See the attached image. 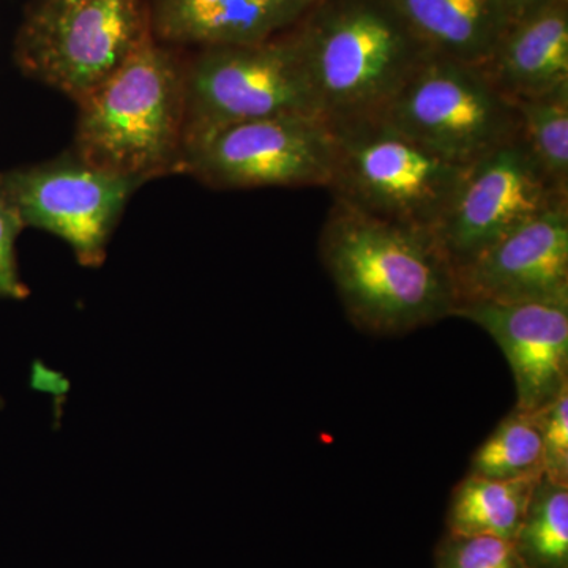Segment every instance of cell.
<instances>
[{
  "instance_id": "20",
  "label": "cell",
  "mask_w": 568,
  "mask_h": 568,
  "mask_svg": "<svg viewBox=\"0 0 568 568\" xmlns=\"http://www.w3.org/2000/svg\"><path fill=\"white\" fill-rule=\"evenodd\" d=\"M435 568H528L514 541L447 532L435 549Z\"/></svg>"
},
{
  "instance_id": "9",
  "label": "cell",
  "mask_w": 568,
  "mask_h": 568,
  "mask_svg": "<svg viewBox=\"0 0 568 568\" xmlns=\"http://www.w3.org/2000/svg\"><path fill=\"white\" fill-rule=\"evenodd\" d=\"M140 183L100 170L73 151L0 173V197L24 227L69 244L78 263L100 267L123 211Z\"/></svg>"
},
{
  "instance_id": "23",
  "label": "cell",
  "mask_w": 568,
  "mask_h": 568,
  "mask_svg": "<svg viewBox=\"0 0 568 568\" xmlns=\"http://www.w3.org/2000/svg\"><path fill=\"white\" fill-rule=\"evenodd\" d=\"M551 2H555V0H503L507 11L508 24L536 13L537 10L544 9Z\"/></svg>"
},
{
  "instance_id": "6",
  "label": "cell",
  "mask_w": 568,
  "mask_h": 568,
  "mask_svg": "<svg viewBox=\"0 0 568 568\" xmlns=\"http://www.w3.org/2000/svg\"><path fill=\"white\" fill-rule=\"evenodd\" d=\"M377 119L457 166H470L518 136L515 102L480 65L433 52Z\"/></svg>"
},
{
  "instance_id": "13",
  "label": "cell",
  "mask_w": 568,
  "mask_h": 568,
  "mask_svg": "<svg viewBox=\"0 0 568 568\" xmlns=\"http://www.w3.org/2000/svg\"><path fill=\"white\" fill-rule=\"evenodd\" d=\"M320 0H152L153 39L183 47H245L291 31Z\"/></svg>"
},
{
  "instance_id": "22",
  "label": "cell",
  "mask_w": 568,
  "mask_h": 568,
  "mask_svg": "<svg viewBox=\"0 0 568 568\" xmlns=\"http://www.w3.org/2000/svg\"><path fill=\"white\" fill-rule=\"evenodd\" d=\"M22 230L17 213L0 197V297L11 301H22L31 293L18 268L17 241Z\"/></svg>"
},
{
  "instance_id": "19",
  "label": "cell",
  "mask_w": 568,
  "mask_h": 568,
  "mask_svg": "<svg viewBox=\"0 0 568 568\" xmlns=\"http://www.w3.org/2000/svg\"><path fill=\"white\" fill-rule=\"evenodd\" d=\"M518 136L545 175L568 193V91L515 102Z\"/></svg>"
},
{
  "instance_id": "18",
  "label": "cell",
  "mask_w": 568,
  "mask_h": 568,
  "mask_svg": "<svg viewBox=\"0 0 568 568\" xmlns=\"http://www.w3.org/2000/svg\"><path fill=\"white\" fill-rule=\"evenodd\" d=\"M469 473L497 480L544 476L538 414L514 407L474 452Z\"/></svg>"
},
{
  "instance_id": "15",
  "label": "cell",
  "mask_w": 568,
  "mask_h": 568,
  "mask_svg": "<svg viewBox=\"0 0 568 568\" xmlns=\"http://www.w3.org/2000/svg\"><path fill=\"white\" fill-rule=\"evenodd\" d=\"M433 54L484 65L508 28L503 0H388Z\"/></svg>"
},
{
  "instance_id": "8",
  "label": "cell",
  "mask_w": 568,
  "mask_h": 568,
  "mask_svg": "<svg viewBox=\"0 0 568 568\" xmlns=\"http://www.w3.org/2000/svg\"><path fill=\"white\" fill-rule=\"evenodd\" d=\"M331 126L312 114L231 123L185 142L182 174L216 190L327 189L334 168Z\"/></svg>"
},
{
  "instance_id": "17",
  "label": "cell",
  "mask_w": 568,
  "mask_h": 568,
  "mask_svg": "<svg viewBox=\"0 0 568 568\" xmlns=\"http://www.w3.org/2000/svg\"><path fill=\"white\" fill-rule=\"evenodd\" d=\"M514 545L528 568H568V484L537 481Z\"/></svg>"
},
{
  "instance_id": "5",
  "label": "cell",
  "mask_w": 568,
  "mask_h": 568,
  "mask_svg": "<svg viewBox=\"0 0 568 568\" xmlns=\"http://www.w3.org/2000/svg\"><path fill=\"white\" fill-rule=\"evenodd\" d=\"M149 33L144 0H33L14 59L24 74L78 103Z\"/></svg>"
},
{
  "instance_id": "12",
  "label": "cell",
  "mask_w": 568,
  "mask_h": 568,
  "mask_svg": "<svg viewBox=\"0 0 568 568\" xmlns=\"http://www.w3.org/2000/svg\"><path fill=\"white\" fill-rule=\"evenodd\" d=\"M452 316L495 339L514 373L518 409L537 413L568 387V305L465 302Z\"/></svg>"
},
{
  "instance_id": "21",
  "label": "cell",
  "mask_w": 568,
  "mask_h": 568,
  "mask_svg": "<svg viewBox=\"0 0 568 568\" xmlns=\"http://www.w3.org/2000/svg\"><path fill=\"white\" fill-rule=\"evenodd\" d=\"M544 450V477L568 484V387L537 410Z\"/></svg>"
},
{
  "instance_id": "1",
  "label": "cell",
  "mask_w": 568,
  "mask_h": 568,
  "mask_svg": "<svg viewBox=\"0 0 568 568\" xmlns=\"http://www.w3.org/2000/svg\"><path fill=\"white\" fill-rule=\"evenodd\" d=\"M320 257L347 320L366 334L403 335L454 315L455 272L429 231L334 200Z\"/></svg>"
},
{
  "instance_id": "14",
  "label": "cell",
  "mask_w": 568,
  "mask_h": 568,
  "mask_svg": "<svg viewBox=\"0 0 568 568\" xmlns=\"http://www.w3.org/2000/svg\"><path fill=\"white\" fill-rule=\"evenodd\" d=\"M481 69L511 102L568 91V0L508 24Z\"/></svg>"
},
{
  "instance_id": "11",
  "label": "cell",
  "mask_w": 568,
  "mask_h": 568,
  "mask_svg": "<svg viewBox=\"0 0 568 568\" xmlns=\"http://www.w3.org/2000/svg\"><path fill=\"white\" fill-rule=\"evenodd\" d=\"M455 283L458 304L568 305V203L540 213L455 268Z\"/></svg>"
},
{
  "instance_id": "3",
  "label": "cell",
  "mask_w": 568,
  "mask_h": 568,
  "mask_svg": "<svg viewBox=\"0 0 568 568\" xmlns=\"http://www.w3.org/2000/svg\"><path fill=\"white\" fill-rule=\"evenodd\" d=\"M293 31L328 126L379 118L429 54L388 0H320Z\"/></svg>"
},
{
  "instance_id": "2",
  "label": "cell",
  "mask_w": 568,
  "mask_h": 568,
  "mask_svg": "<svg viewBox=\"0 0 568 568\" xmlns=\"http://www.w3.org/2000/svg\"><path fill=\"white\" fill-rule=\"evenodd\" d=\"M185 100V61L151 32L78 102L73 152L141 186L182 174Z\"/></svg>"
},
{
  "instance_id": "7",
  "label": "cell",
  "mask_w": 568,
  "mask_h": 568,
  "mask_svg": "<svg viewBox=\"0 0 568 568\" xmlns=\"http://www.w3.org/2000/svg\"><path fill=\"white\" fill-rule=\"evenodd\" d=\"M185 142L231 123L317 115L293 29L245 47L201 48L185 61Z\"/></svg>"
},
{
  "instance_id": "10",
  "label": "cell",
  "mask_w": 568,
  "mask_h": 568,
  "mask_svg": "<svg viewBox=\"0 0 568 568\" xmlns=\"http://www.w3.org/2000/svg\"><path fill=\"white\" fill-rule=\"evenodd\" d=\"M562 203H568V193L549 181L517 136L466 168L433 237L455 272Z\"/></svg>"
},
{
  "instance_id": "4",
  "label": "cell",
  "mask_w": 568,
  "mask_h": 568,
  "mask_svg": "<svg viewBox=\"0 0 568 568\" xmlns=\"http://www.w3.org/2000/svg\"><path fill=\"white\" fill-rule=\"evenodd\" d=\"M331 129L335 156L327 190L334 200L433 234L467 166L446 162L381 119Z\"/></svg>"
},
{
  "instance_id": "16",
  "label": "cell",
  "mask_w": 568,
  "mask_h": 568,
  "mask_svg": "<svg viewBox=\"0 0 568 568\" xmlns=\"http://www.w3.org/2000/svg\"><path fill=\"white\" fill-rule=\"evenodd\" d=\"M540 478L497 480L467 474L454 488L448 500V532L491 536L514 541L530 495Z\"/></svg>"
}]
</instances>
